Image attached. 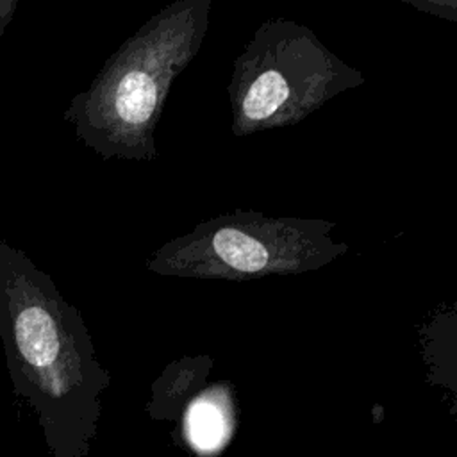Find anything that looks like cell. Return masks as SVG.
<instances>
[{
	"label": "cell",
	"mask_w": 457,
	"mask_h": 457,
	"mask_svg": "<svg viewBox=\"0 0 457 457\" xmlns=\"http://www.w3.org/2000/svg\"><path fill=\"white\" fill-rule=\"evenodd\" d=\"M0 339L14 393L37 414L54 453L71 457L107 375L77 307L23 250L4 239Z\"/></svg>",
	"instance_id": "obj_1"
},
{
	"label": "cell",
	"mask_w": 457,
	"mask_h": 457,
	"mask_svg": "<svg viewBox=\"0 0 457 457\" xmlns=\"http://www.w3.org/2000/svg\"><path fill=\"white\" fill-rule=\"evenodd\" d=\"M211 0H175L154 12L104 62L64 111L75 136L104 161H155V130L175 79L200 52Z\"/></svg>",
	"instance_id": "obj_2"
},
{
	"label": "cell",
	"mask_w": 457,
	"mask_h": 457,
	"mask_svg": "<svg viewBox=\"0 0 457 457\" xmlns=\"http://www.w3.org/2000/svg\"><path fill=\"white\" fill-rule=\"evenodd\" d=\"M364 80L307 25L270 18L234 59L227 86L230 132L243 137L293 127Z\"/></svg>",
	"instance_id": "obj_3"
},
{
	"label": "cell",
	"mask_w": 457,
	"mask_h": 457,
	"mask_svg": "<svg viewBox=\"0 0 457 457\" xmlns=\"http://www.w3.org/2000/svg\"><path fill=\"white\" fill-rule=\"evenodd\" d=\"M334 221L232 211L205 220L154 250L145 268L161 277L252 280L316 271L348 252Z\"/></svg>",
	"instance_id": "obj_4"
},
{
	"label": "cell",
	"mask_w": 457,
	"mask_h": 457,
	"mask_svg": "<svg viewBox=\"0 0 457 457\" xmlns=\"http://www.w3.org/2000/svg\"><path fill=\"white\" fill-rule=\"evenodd\" d=\"M186 428L189 441L204 452L216 450L228 436V409L214 391L198 396L187 409Z\"/></svg>",
	"instance_id": "obj_5"
},
{
	"label": "cell",
	"mask_w": 457,
	"mask_h": 457,
	"mask_svg": "<svg viewBox=\"0 0 457 457\" xmlns=\"http://www.w3.org/2000/svg\"><path fill=\"white\" fill-rule=\"evenodd\" d=\"M16 7H18V0H0V37L7 29V25L11 23Z\"/></svg>",
	"instance_id": "obj_6"
}]
</instances>
